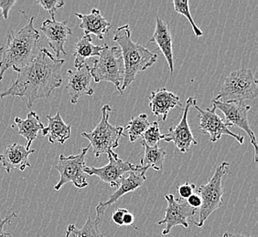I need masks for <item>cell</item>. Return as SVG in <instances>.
Wrapping results in <instances>:
<instances>
[{
  "label": "cell",
  "mask_w": 258,
  "mask_h": 237,
  "mask_svg": "<svg viewBox=\"0 0 258 237\" xmlns=\"http://www.w3.org/2000/svg\"><path fill=\"white\" fill-rule=\"evenodd\" d=\"M65 60L56 59L47 49L38 50L34 59L20 69L13 84L0 93V99L20 97L26 99L27 108L31 109L37 99H48L51 92L62 84L61 68Z\"/></svg>",
  "instance_id": "cell-1"
},
{
  "label": "cell",
  "mask_w": 258,
  "mask_h": 237,
  "mask_svg": "<svg viewBox=\"0 0 258 237\" xmlns=\"http://www.w3.org/2000/svg\"><path fill=\"white\" fill-rule=\"evenodd\" d=\"M34 20L35 17H31L27 25L17 32L9 30L7 43L0 48V81L8 69L12 68L16 72H19L37 54L40 35L34 28Z\"/></svg>",
  "instance_id": "cell-2"
},
{
  "label": "cell",
  "mask_w": 258,
  "mask_h": 237,
  "mask_svg": "<svg viewBox=\"0 0 258 237\" xmlns=\"http://www.w3.org/2000/svg\"><path fill=\"white\" fill-rule=\"evenodd\" d=\"M113 40L119 45L124 61V78L121 88L124 91L134 81L139 72L147 70L156 63L158 54L133 42L128 25L118 28L114 32Z\"/></svg>",
  "instance_id": "cell-3"
},
{
  "label": "cell",
  "mask_w": 258,
  "mask_h": 237,
  "mask_svg": "<svg viewBox=\"0 0 258 237\" xmlns=\"http://www.w3.org/2000/svg\"><path fill=\"white\" fill-rule=\"evenodd\" d=\"M91 76L95 83L106 81L114 85L120 95H123L122 84L124 78V67L123 57L119 47L109 48L105 46L100 52L98 59L93 60Z\"/></svg>",
  "instance_id": "cell-4"
},
{
  "label": "cell",
  "mask_w": 258,
  "mask_h": 237,
  "mask_svg": "<svg viewBox=\"0 0 258 237\" xmlns=\"http://www.w3.org/2000/svg\"><path fill=\"white\" fill-rule=\"evenodd\" d=\"M258 95V80L248 69L234 70L224 79L217 97L214 100L222 102L243 101L254 99Z\"/></svg>",
  "instance_id": "cell-5"
},
{
  "label": "cell",
  "mask_w": 258,
  "mask_h": 237,
  "mask_svg": "<svg viewBox=\"0 0 258 237\" xmlns=\"http://www.w3.org/2000/svg\"><path fill=\"white\" fill-rule=\"evenodd\" d=\"M101 111L102 118L95 130L82 134L83 137L89 141L90 147H92L95 158L117 148L120 138L124 136V127L114 126L109 123L110 114L113 111L109 105H104Z\"/></svg>",
  "instance_id": "cell-6"
},
{
  "label": "cell",
  "mask_w": 258,
  "mask_h": 237,
  "mask_svg": "<svg viewBox=\"0 0 258 237\" xmlns=\"http://www.w3.org/2000/svg\"><path fill=\"white\" fill-rule=\"evenodd\" d=\"M229 168L230 164L228 163H221L208 183L197 189V194L202 199V205L200 207L198 222H195L196 226L203 227L209 216L222 206L224 195L222 179L224 174L228 173Z\"/></svg>",
  "instance_id": "cell-7"
},
{
  "label": "cell",
  "mask_w": 258,
  "mask_h": 237,
  "mask_svg": "<svg viewBox=\"0 0 258 237\" xmlns=\"http://www.w3.org/2000/svg\"><path fill=\"white\" fill-rule=\"evenodd\" d=\"M90 145L82 149L76 155L65 156L60 154L56 169L60 173V181L54 186L55 191H59L60 188L68 183H73L75 187L84 189L88 186L86 174L84 170L85 166V157L89 151Z\"/></svg>",
  "instance_id": "cell-8"
},
{
  "label": "cell",
  "mask_w": 258,
  "mask_h": 237,
  "mask_svg": "<svg viewBox=\"0 0 258 237\" xmlns=\"http://www.w3.org/2000/svg\"><path fill=\"white\" fill-rule=\"evenodd\" d=\"M213 107L218 109L224 113L225 123L230 124L232 127L236 126L245 132L250 139V144L253 147L254 162H258L257 143L255 135L249 125L247 114L251 109V106L244 103L243 101L233 102H222L218 100H213Z\"/></svg>",
  "instance_id": "cell-9"
},
{
  "label": "cell",
  "mask_w": 258,
  "mask_h": 237,
  "mask_svg": "<svg viewBox=\"0 0 258 237\" xmlns=\"http://www.w3.org/2000/svg\"><path fill=\"white\" fill-rule=\"evenodd\" d=\"M107 156L109 161L107 165L101 168L85 166L84 170L85 174L89 176H97L102 182L108 183L111 187H118L120 181L125 173L138 171L140 168V165H136L120 159L118 154L114 151H109Z\"/></svg>",
  "instance_id": "cell-10"
},
{
  "label": "cell",
  "mask_w": 258,
  "mask_h": 237,
  "mask_svg": "<svg viewBox=\"0 0 258 237\" xmlns=\"http://www.w3.org/2000/svg\"><path fill=\"white\" fill-rule=\"evenodd\" d=\"M167 201V208L165 210V216L158 222L159 225L166 224L162 231V235H168L175 226L189 228V219L194 217L198 210L190 207L188 203L182 202L180 199H176L173 194H167L165 196Z\"/></svg>",
  "instance_id": "cell-11"
},
{
  "label": "cell",
  "mask_w": 258,
  "mask_h": 237,
  "mask_svg": "<svg viewBox=\"0 0 258 237\" xmlns=\"http://www.w3.org/2000/svg\"><path fill=\"white\" fill-rule=\"evenodd\" d=\"M194 108L197 109L200 114V124L199 129L202 130L203 134L210 135V141L212 143L218 142L222 135H229L235 139L239 144H243L244 137L235 134L229 130V127H232L230 124L225 123L224 118H221L216 113V109L213 107L212 109H203L200 108L197 104L194 105Z\"/></svg>",
  "instance_id": "cell-12"
},
{
  "label": "cell",
  "mask_w": 258,
  "mask_h": 237,
  "mask_svg": "<svg viewBox=\"0 0 258 237\" xmlns=\"http://www.w3.org/2000/svg\"><path fill=\"white\" fill-rule=\"evenodd\" d=\"M148 170L149 169L140 166V168L138 171L125 173L126 176L124 175L121 179L118 189L110 196L106 202L100 203L95 208V211H96L95 222L100 225L103 222L104 213L112 204L116 203L120 198L124 196V194L134 192L135 190H137L138 188L141 187L147 179L146 173Z\"/></svg>",
  "instance_id": "cell-13"
},
{
  "label": "cell",
  "mask_w": 258,
  "mask_h": 237,
  "mask_svg": "<svg viewBox=\"0 0 258 237\" xmlns=\"http://www.w3.org/2000/svg\"><path fill=\"white\" fill-rule=\"evenodd\" d=\"M195 104H197V99L195 97L188 98L186 100L183 113L179 124L175 127H170L169 133L164 134V141L167 143L172 142L180 153H188L191 146L198 144L197 141L194 139V134L188 123L189 109Z\"/></svg>",
  "instance_id": "cell-14"
},
{
  "label": "cell",
  "mask_w": 258,
  "mask_h": 237,
  "mask_svg": "<svg viewBox=\"0 0 258 237\" xmlns=\"http://www.w3.org/2000/svg\"><path fill=\"white\" fill-rule=\"evenodd\" d=\"M92 79L91 69L86 63L76 70L69 69L67 71L66 89L69 94L71 103L76 104L81 97L92 96L94 94V89L91 86Z\"/></svg>",
  "instance_id": "cell-15"
},
{
  "label": "cell",
  "mask_w": 258,
  "mask_h": 237,
  "mask_svg": "<svg viewBox=\"0 0 258 237\" xmlns=\"http://www.w3.org/2000/svg\"><path fill=\"white\" fill-rule=\"evenodd\" d=\"M40 30L48 40L56 59H60V55H67L64 45L68 37L73 34L72 30L68 27L67 20L59 22L56 20H46L40 27Z\"/></svg>",
  "instance_id": "cell-16"
},
{
  "label": "cell",
  "mask_w": 258,
  "mask_h": 237,
  "mask_svg": "<svg viewBox=\"0 0 258 237\" xmlns=\"http://www.w3.org/2000/svg\"><path fill=\"white\" fill-rule=\"evenodd\" d=\"M34 153L35 150H28L24 145L11 144L7 146L3 153L0 154V164L8 173H11V171L15 169L23 172L26 168L30 167L29 157L31 153Z\"/></svg>",
  "instance_id": "cell-17"
},
{
  "label": "cell",
  "mask_w": 258,
  "mask_h": 237,
  "mask_svg": "<svg viewBox=\"0 0 258 237\" xmlns=\"http://www.w3.org/2000/svg\"><path fill=\"white\" fill-rule=\"evenodd\" d=\"M149 107L155 117L165 122L169 112L177 106H182L178 95L169 91L166 88L157 89L149 95Z\"/></svg>",
  "instance_id": "cell-18"
},
{
  "label": "cell",
  "mask_w": 258,
  "mask_h": 237,
  "mask_svg": "<svg viewBox=\"0 0 258 237\" xmlns=\"http://www.w3.org/2000/svg\"><path fill=\"white\" fill-rule=\"evenodd\" d=\"M149 43L158 45L159 50L163 53L165 59L169 64L170 74L174 73L173 49H172V38L169 30V24H166L163 20L159 17L156 18V28L154 33Z\"/></svg>",
  "instance_id": "cell-19"
},
{
  "label": "cell",
  "mask_w": 258,
  "mask_h": 237,
  "mask_svg": "<svg viewBox=\"0 0 258 237\" xmlns=\"http://www.w3.org/2000/svg\"><path fill=\"white\" fill-rule=\"evenodd\" d=\"M75 17L81 20L79 28L84 30L85 35L94 34L100 40H104V36L109 32L112 24L104 19L99 10L94 9L90 14L75 13Z\"/></svg>",
  "instance_id": "cell-20"
},
{
  "label": "cell",
  "mask_w": 258,
  "mask_h": 237,
  "mask_svg": "<svg viewBox=\"0 0 258 237\" xmlns=\"http://www.w3.org/2000/svg\"><path fill=\"white\" fill-rule=\"evenodd\" d=\"M12 128L17 127L19 134L26 139V148L30 150L32 143L38 137V134L45 128L44 125L40 122V116L35 111H30L27 115L26 120L16 117L15 124L11 126Z\"/></svg>",
  "instance_id": "cell-21"
},
{
  "label": "cell",
  "mask_w": 258,
  "mask_h": 237,
  "mask_svg": "<svg viewBox=\"0 0 258 237\" xmlns=\"http://www.w3.org/2000/svg\"><path fill=\"white\" fill-rule=\"evenodd\" d=\"M46 118L49 124L48 127L41 131V135L43 137L48 136L50 144H64L71 137V125L65 124L60 112H57L55 116L47 115Z\"/></svg>",
  "instance_id": "cell-22"
},
{
  "label": "cell",
  "mask_w": 258,
  "mask_h": 237,
  "mask_svg": "<svg viewBox=\"0 0 258 237\" xmlns=\"http://www.w3.org/2000/svg\"><path fill=\"white\" fill-rule=\"evenodd\" d=\"M105 45L96 46L93 43V39L91 35H85L80 39L74 47V57H75V66L76 69H79L85 64L86 59L94 57H99L100 52L105 48Z\"/></svg>",
  "instance_id": "cell-23"
},
{
  "label": "cell",
  "mask_w": 258,
  "mask_h": 237,
  "mask_svg": "<svg viewBox=\"0 0 258 237\" xmlns=\"http://www.w3.org/2000/svg\"><path fill=\"white\" fill-rule=\"evenodd\" d=\"M141 144L144 147V156L140 161V166L160 171L163 168L164 161L167 155V152L163 149L159 148V145L155 147H149L143 142H141Z\"/></svg>",
  "instance_id": "cell-24"
},
{
  "label": "cell",
  "mask_w": 258,
  "mask_h": 237,
  "mask_svg": "<svg viewBox=\"0 0 258 237\" xmlns=\"http://www.w3.org/2000/svg\"><path fill=\"white\" fill-rule=\"evenodd\" d=\"M66 237H104L99 229V224L88 218L82 229L75 224H69L66 230Z\"/></svg>",
  "instance_id": "cell-25"
},
{
  "label": "cell",
  "mask_w": 258,
  "mask_h": 237,
  "mask_svg": "<svg viewBox=\"0 0 258 237\" xmlns=\"http://www.w3.org/2000/svg\"><path fill=\"white\" fill-rule=\"evenodd\" d=\"M149 124L150 123L147 114H140L139 116L131 118L126 127L124 128V130L128 132L129 141L131 143H134L139 137L143 136L146 130L149 128Z\"/></svg>",
  "instance_id": "cell-26"
},
{
  "label": "cell",
  "mask_w": 258,
  "mask_h": 237,
  "mask_svg": "<svg viewBox=\"0 0 258 237\" xmlns=\"http://www.w3.org/2000/svg\"><path fill=\"white\" fill-rule=\"evenodd\" d=\"M173 7L174 10H175L176 13H178L179 15L183 16L188 20L189 24L191 26V29H192L195 37L196 38L202 37L204 33H203V31L200 30V28L194 22L192 16H191L190 11H189V1L188 0H174Z\"/></svg>",
  "instance_id": "cell-27"
},
{
  "label": "cell",
  "mask_w": 258,
  "mask_h": 237,
  "mask_svg": "<svg viewBox=\"0 0 258 237\" xmlns=\"http://www.w3.org/2000/svg\"><path fill=\"white\" fill-rule=\"evenodd\" d=\"M142 137L143 140L141 142H143L146 145H148L149 147L158 146L159 142L161 140H164V134H160L159 123L153 122L149 124V128L146 130Z\"/></svg>",
  "instance_id": "cell-28"
},
{
  "label": "cell",
  "mask_w": 258,
  "mask_h": 237,
  "mask_svg": "<svg viewBox=\"0 0 258 237\" xmlns=\"http://www.w3.org/2000/svg\"><path fill=\"white\" fill-rule=\"evenodd\" d=\"M36 3L50 13L51 20H55L56 11L65 5L63 0H37Z\"/></svg>",
  "instance_id": "cell-29"
},
{
  "label": "cell",
  "mask_w": 258,
  "mask_h": 237,
  "mask_svg": "<svg viewBox=\"0 0 258 237\" xmlns=\"http://www.w3.org/2000/svg\"><path fill=\"white\" fill-rule=\"evenodd\" d=\"M195 189H196V185L194 183L191 184V183H185L181 184V185H179V187H177L179 199L180 200H187L191 194H194Z\"/></svg>",
  "instance_id": "cell-30"
},
{
  "label": "cell",
  "mask_w": 258,
  "mask_h": 237,
  "mask_svg": "<svg viewBox=\"0 0 258 237\" xmlns=\"http://www.w3.org/2000/svg\"><path fill=\"white\" fill-rule=\"evenodd\" d=\"M17 3L16 0H0V10L2 11V15L5 20L9 19V15H10V11L13 6L15 5Z\"/></svg>",
  "instance_id": "cell-31"
},
{
  "label": "cell",
  "mask_w": 258,
  "mask_h": 237,
  "mask_svg": "<svg viewBox=\"0 0 258 237\" xmlns=\"http://www.w3.org/2000/svg\"><path fill=\"white\" fill-rule=\"evenodd\" d=\"M18 217L15 212H12L10 216L6 217L5 219L1 218V212H0V237H9L11 235L10 232H6L4 231V226L6 224H10L14 220V218Z\"/></svg>",
  "instance_id": "cell-32"
},
{
  "label": "cell",
  "mask_w": 258,
  "mask_h": 237,
  "mask_svg": "<svg viewBox=\"0 0 258 237\" xmlns=\"http://www.w3.org/2000/svg\"><path fill=\"white\" fill-rule=\"evenodd\" d=\"M127 212L126 209H123V208H119L116 209L114 211L113 215H112V221L118 226H122L123 225V218H124V213Z\"/></svg>",
  "instance_id": "cell-33"
},
{
  "label": "cell",
  "mask_w": 258,
  "mask_h": 237,
  "mask_svg": "<svg viewBox=\"0 0 258 237\" xmlns=\"http://www.w3.org/2000/svg\"><path fill=\"white\" fill-rule=\"evenodd\" d=\"M186 203H188L190 207L198 210L199 208L201 207V205H202V199L197 193H194L187 199Z\"/></svg>",
  "instance_id": "cell-34"
},
{
  "label": "cell",
  "mask_w": 258,
  "mask_h": 237,
  "mask_svg": "<svg viewBox=\"0 0 258 237\" xmlns=\"http://www.w3.org/2000/svg\"><path fill=\"white\" fill-rule=\"evenodd\" d=\"M134 221V215L131 212L127 211L124 213V218H123V225H126V226L132 225Z\"/></svg>",
  "instance_id": "cell-35"
},
{
  "label": "cell",
  "mask_w": 258,
  "mask_h": 237,
  "mask_svg": "<svg viewBox=\"0 0 258 237\" xmlns=\"http://www.w3.org/2000/svg\"><path fill=\"white\" fill-rule=\"evenodd\" d=\"M222 237H253V236H245L243 234L240 233H233V232H225Z\"/></svg>",
  "instance_id": "cell-36"
}]
</instances>
